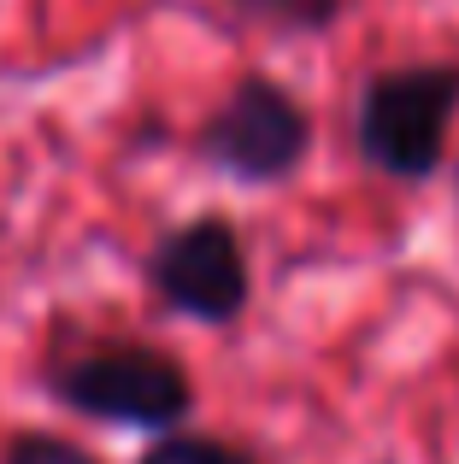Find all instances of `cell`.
I'll list each match as a JSON object with an SVG mask.
<instances>
[{
    "instance_id": "cell-1",
    "label": "cell",
    "mask_w": 459,
    "mask_h": 464,
    "mask_svg": "<svg viewBox=\"0 0 459 464\" xmlns=\"http://www.w3.org/2000/svg\"><path fill=\"white\" fill-rule=\"evenodd\" d=\"M42 394L59 411L124 435H165L195 418V376L171 347L142 335H101L71 353H54L42 371Z\"/></svg>"
},
{
    "instance_id": "cell-2",
    "label": "cell",
    "mask_w": 459,
    "mask_h": 464,
    "mask_svg": "<svg viewBox=\"0 0 459 464\" xmlns=\"http://www.w3.org/2000/svg\"><path fill=\"white\" fill-rule=\"evenodd\" d=\"M459 118V59H406L359 77L354 94V153L366 170L425 188L448 165Z\"/></svg>"
},
{
    "instance_id": "cell-3",
    "label": "cell",
    "mask_w": 459,
    "mask_h": 464,
    "mask_svg": "<svg viewBox=\"0 0 459 464\" xmlns=\"http://www.w3.org/2000/svg\"><path fill=\"white\" fill-rule=\"evenodd\" d=\"M312 148V106L271 71H241L195 130V159L236 188H283L307 170Z\"/></svg>"
},
{
    "instance_id": "cell-4",
    "label": "cell",
    "mask_w": 459,
    "mask_h": 464,
    "mask_svg": "<svg viewBox=\"0 0 459 464\" xmlns=\"http://www.w3.org/2000/svg\"><path fill=\"white\" fill-rule=\"evenodd\" d=\"M142 288L165 317H189L207 329H230L253 300V265L241 224L219 206L177 218L142 253Z\"/></svg>"
},
{
    "instance_id": "cell-5",
    "label": "cell",
    "mask_w": 459,
    "mask_h": 464,
    "mask_svg": "<svg viewBox=\"0 0 459 464\" xmlns=\"http://www.w3.org/2000/svg\"><path fill=\"white\" fill-rule=\"evenodd\" d=\"M354 0H224V12L241 30H259L271 42H312V35H330L347 18Z\"/></svg>"
},
{
    "instance_id": "cell-6",
    "label": "cell",
    "mask_w": 459,
    "mask_h": 464,
    "mask_svg": "<svg viewBox=\"0 0 459 464\" xmlns=\"http://www.w3.org/2000/svg\"><path fill=\"white\" fill-rule=\"evenodd\" d=\"M136 464H259L248 447L224 441V435H207V430H165V435H148V453Z\"/></svg>"
},
{
    "instance_id": "cell-7",
    "label": "cell",
    "mask_w": 459,
    "mask_h": 464,
    "mask_svg": "<svg viewBox=\"0 0 459 464\" xmlns=\"http://www.w3.org/2000/svg\"><path fill=\"white\" fill-rule=\"evenodd\" d=\"M0 464H106V459L59 430H12L0 447Z\"/></svg>"
}]
</instances>
